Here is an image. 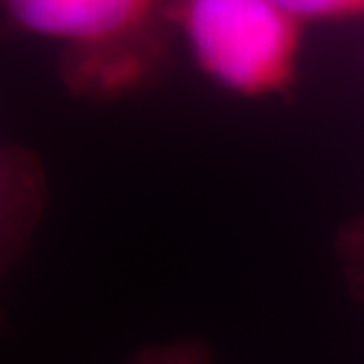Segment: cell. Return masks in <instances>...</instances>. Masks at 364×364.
I'll use <instances>...</instances> for the list:
<instances>
[{"label":"cell","instance_id":"obj_1","mask_svg":"<svg viewBox=\"0 0 364 364\" xmlns=\"http://www.w3.org/2000/svg\"><path fill=\"white\" fill-rule=\"evenodd\" d=\"M17 31L60 50L64 85L85 100L147 88L168 60L171 0H0Z\"/></svg>","mask_w":364,"mask_h":364},{"label":"cell","instance_id":"obj_2","mask_svg":"<svg viewBox=\"0 0 364 364\" xmlns=\"http://www.w3.org/2000/svg\"><path fill=\"white\" fill-rule=\"evenodd\" d=\"M171 21L201 74L239 97L289 92L303 24L272 0H171Z\"/></svg>","mask_w":364,"mask_h":364},{"label":"cell","instance_id":"obj_3","mask_svg":"<svg viewBox=\"0 0 364 364\" xmlns=\"http://www.w3.org/2000/svg\"><path fill=\"white\" fill-rule=\"evenodd\" d=\"M46 199L38 156L21 147L0 149V284L38 228Z\"/></svg>","mask_w":364,"mask_h":364},{"label":"cell","instance_id":"obj_4","mask_svg":"<svg viewBox=\"0 0 364 364\" xmlns=\"http://www.w3.org/2000/svg\"><path fill=\"white\" fill-rule=\"evenodd\" d=\"M333 256L350 296L364 308V215L341 225L333 237Z\"/></svg>","mask_w":364,"mask_h":364},{"label":"cell","instance_id":"obj_5","mask_svg":"<svg viewBox=\"0 0 364 364\" xmlns=\"http://www.w3.org/2000/svg\"><path fill=\"white\" fill-rule=\"evenodd\" d=\"M272 3L303 26L308 21H336L364 14V0H272Z\"/></svg>","mask_w":364,"mask_h":364},{"label":"cell","instance_id":"obj_6","mask_svg":"<svg viewBox=\"0 0 364 364\" xmlns=\"http://www.w3.org/2000/svg\"><path fill=\"white\" fill-rule=\"evenodd\" d=\"M128 364H215V360L206 343L185 338L144 348Z\"/></svg>","mask_w":364,"mask_h":364}]
</instances>
